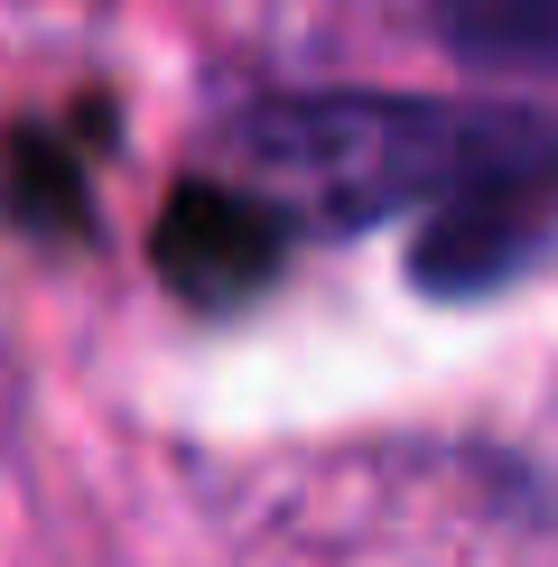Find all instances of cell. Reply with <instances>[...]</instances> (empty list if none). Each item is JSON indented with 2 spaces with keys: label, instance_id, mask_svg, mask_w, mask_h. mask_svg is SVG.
I'll list each match as a JSON object with an SVG mask.
<instances>
[{
  "label": "cell",
  "instance_id": "1",
  "mask_svg": "<svg viewBox=\"0 0 558 567\" xmlns=\"http://www.w3.org/2000/svg\"><path fill=\"white\" fill-rule=\"evenodd\" d=\"M494 122L503 112H437V103H270L232 131V150L270 205L344 233L401 215V205H437L484 158Z\"/></svg>",
  "mask_w": 558,
  "mask_h": 567
},
{
  "label": "cell",
  "instance_id": "2",
  "mask_svg": "<svg viewBox=\"0 0 558 567\" xmlns=\"http://www.w3.org/2000/svg\"><path fill=\"white\" fill-rule=\"evenodd\" d=\"M428 19L465 65L558 75V0H428Z\"/></svg>",
  "mask_w": 558,
  "mask_h": 567
}]
</instances>
